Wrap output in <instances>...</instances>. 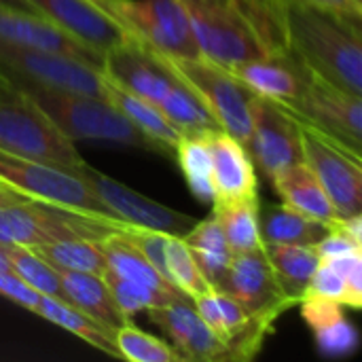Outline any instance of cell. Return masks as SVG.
<instances>
[{
	"label": "cell",
	"mask_w": 362,
	"mask_h": 362,
	"mask_svg": "<svg viewBox=\"0 0 362 362\" xmlns=\"http://www.w3.org/2000/svg\"><path fill=\"white\" fill-rule=\"evenodd\" d=\"M216 291H223L225 295L235 299L250 314H284L286 310L297 305L284 295L263 246L248 252H235Z\"/></svg>",
	"instance_id": "cell-16"
},
{
	"label": "cell",
	"mask_w": 362,
	"mask_h": 362,
	"mask_svg": "<svg viewBox=\"0 0 362 362\" xmlns=\"http://www.w3.org/2000/svg\"><path fill=\"white\" fill-rule=\"evenodd\" d=\"M246 148L252 161L272 180L278 172L303 161L301 119L288 106L257 95Z\"/></svg>",
	"instance_id": "cell-12"
},
{
	"label": "cell",
	"mask_w": 362,
	"mask_h": 362,
	"mask_svg": "<svg viewBox=\"0 0 362 362\" xmlns=\"http://www.w3.org/2000/svg\"><path fill=\"white\" fill-rule=\"evenodd\" d=\"M182 240L187 244V248L191 250L195 263L199 265L204 278L208 280V284L212 288H218V284L223 282L231 259H233V250L225 240V233L221 231L216 218L210 214L204 221H197L187 233H182Z\"/></svg>",
	"instance_id": "cell-27"
},
{
	"label": "cell",
	"mask_w": 362,
	"mask_h": 362,
	"mask_svg": "<svg viewBox=\"0 0 362 362\" xmlns=\"http://www.w3.org/2000/svg\"><path fill=\"white\" fill-rule=\"evenodd\" d=\"M40 17L55 23L100 59L112 47L129 40L127 30L95 0H25Z\"/></svg>",
	"instance_id": "cell-15"
},
{
	"label": "cell",
	"mask_w": 362,
	"mask_h": 362,
	"mask_svg": "<svg viewBox=\"0 0 362 362\" xmlns=\"http://www.w3.org/2000/svg\"><path fill=\"white\" fill-rule=\"evenodd\" d=\"M274 189L278 191V195L282 197V202L286 206H291L293 210L325 223L327 227L339 218L333 202L329 199L325 187L320 185V180L316 178V174L312 172V168L305 161H299L295 165H288L286 170L278 172L274 178Z\"/></svg>",
	"instance_id": "cell-23"
},
{
	"label": "cell",
	"mask_w": 362,
	"mask_h": 362,
	"mask_svg": "<svg viewBox=\"0 0 362 362\" xmlns=\"http://www.w3.org/2000/svg\"><path fill=\"white\" fill-rule=\"evenodd\" d=\"M320 261H331V259H337V257H344L348 252H354V250H362L361 244H356L352 238H348L344 231L335 229V227H329V231L325 233V238L314 246Z\"/></svg>",
	"instance_id": "cell-43"
},
{
	"label": "cell",
	"mask_w": 362,
	"mask_h": 362,
	"mask_svg": "<svg viewBox=\"0 0 362 362\" xmlns=\"http://www.w3.org/2000/svg\"><path fill=\"white\" fill-rule=\"evenodd\" d=\"M34 314H38L40 318L57 325L59 329H64L72 335H76L78 339L87 341L95 350L121 361L117 344H115V331H110L108 327H104L102 322H98L89 314L76 310L74 305H70L62 299H53V297L42 295Z\"/></svg>",
	"instance_id": "cell-29"
},
{
	"label": "cell",
	"mask_w": 362,
	"mask_h": 362,
	"mask_svg": "<svg viewBox=\"0 0 362 362\" xmlns=\"http://www.w3.org/2000/svg\"><path fill=\"white\" fill-rule=\"evenodd\" d=\"M19 202H28V197H23V195L15 193L13 189L0 185V208L2 206H11V204H19Z\"/></svg>",
	"instance_id": "cell-45"
},
{
	"label": "cell",
	"mask_w": 362,
	"mask_h": 362,
	"mask_svg": "<svg viewBox=\"0 0 362 362\" xmlns=\"http://www.w3.org/2000/svg\"><path fill=\"white\" fill-rule=\"evenodd\" d=\"M0 4H6V6H15V8H25V11H32L30 6H28V2L25 0H0ZM34 13V11H32Z\"/></svg>",
	"instance_id": "cell-47"
},
{
	"label": "cell",
	"mask_w": 362,
	"mask_h": 362,
	"mask_svg": "<svg viewBox=\"0 0 362 362\" xmlns=\"http://www.w3.org/2000/svg\"><path fill=\"white\" fill-rule=\"evenodd\" d=\"M174 157L180 165V172L191 189V193L204 202H214V182H212V159L206 142V134H182Z\"/></svg>",
	"instance_id": "cell-33"
},
{
	"label": "cell",
	"mask_w": 362,
	"mask_h": 362,
	"mask_svg": "<svg viewBox=\"0 0 362 362\" xmlns=\"http://www.w3.org/2000/svg\"><path fill=\"white\" fill-rule=\"evenodd\" d=\"M0 40L40 47V49H49L57 53H68V55L93 62L102 68V59L93 51L76 42L72 36H68L49 19L25 8L0 4Z\"/></svg>",
	"instance_id": "cell-21"
},
{
	"label": "cell",
	"mask_w": 362,
	"mask_h": 362,
	"mask_svg": "<svg viewBox=\"0 0 362 362\" xmlns=\"http://www.w3.org/2000/svg\"><path fill=\"white\" fill-rule=\"evenodd\" d=\"M257 225L261 244H299V246H316L329 227L320 221H314L291 206L263 202L259 199L257 208Z\"/></svg>",
	"instance_id": "cell-25"
},
{
	"label": "cell",
	"mask_w": 362,
	"mask_h": 362,
	"mask_svg": "<svg viewBox=\"0 0 362 362\" xmlns=\"http://www.w3.org/2000/svg\"><path fill=\"white\" fill-rule=\"evenodd\" d=\"M168 68L182 78L208 106L223 132L238 138L244 146L252 129V108L257 93L246 87L229 68L197 55V57H170L163 55Z\"/></svg>",
	"instance_id": "cell-6"
},
{
	"label": "cell",
	"mask_w": 362,
	"mask_h": 362,
	"mask_svg": "<svg viewBox=\"0 0 362 362\" xmlns=\"http://www.w3.org/2000/svg\"><path fill=\"white\" fill-rule=\"evenodd\" d=\"M291 51L316 74L362 95V21L280 0Z\"/></svg>",
	"instance_id": "cell-2"
},
{
	"label": "cell",
	"mask_w": 362,
	"mask_h": 362,
	"mask_svg": "<svg viewBox=\"0 0 362 362\" xmlns=\"http://www.w3.org/2000/svg\"><path fill=\"white\" fill-rule=\"evenodd\" d=\"M257 95L276 100L293 108L305 93L312 70L291 51L257 57L229 68Z\"/></svg>",
	"instance_id": "cell-19"
},
{
	"label": "cell",
	"mask_w": 362,
	"mask_h": 362,
	"mask_svg": "<svg viewBox=\"0 0 362 362\" xmlns=\"http://www.w3.org/2000/svg\"><path fill=\"white\" fill-rule=\"evenodd\" d=\"M299 119L339 138L361 153L362 144V95H354L325 76L312 72L303 98L291 108Z\"/></svg>",
	"instance_id": "cell-14"
},
{
	"label": "cell",
	"mask_w": 362,
	"mask_h": 362,
	"mask_svg": "<svg viewBox=\"0 0 362 362\" xmlns=\"http://www.w3.org/2000/svg\"><path fill=\"white\" fill-rule=\"evenodd\" d=\"M0 76L17 87H47L104 98L98 64L40 47L0 40Z\"/></svg>",
	"instance_id": "cell-7"
},
{
	"label": "cell",
	"mask_w": 362,
	"mask_h": 362,
	"mask_svg": "<svg viewBox=\"0 0 362 362\" xmlns=\"http://www.w3.org/2000/svg\"><path fill=\"white\" fill-rule=\"evenodd\" d=\"M303 161L312 168L339 216L362 212L361 153L301 119Z\"/></svg>",
	"instance_id": "cell-9"
},
{
	"label": "cell",
	"mask_w": 362,
	"mask_h": 362,
	"mask_svg": "<svg viewBox=\"0 0 362 362\" xmlns=\"http://www.w3.org/2000/svg\"><path fill=\"white\" fill-rule=\"evenodd\" d=\"M193 305L204 322L212 329V333L227 344L229 362L255 358L261 352L265 339L274 333L276 320L282 316L276 312L250 314L235 299L216 288L193 297Z\"/></svg>",
	"instance_id": "cell-11"
},
{
	"label": "cell",
	"mask_w": 362,
	"mask_h": 362,
	"mask_svg": "<svg viewBox=\"0 0 362 362\" xmlns=\"http://www.w3.org/2000/svg\"><path fill=\"white\" fill-rule=\"evenodd\" d=\"M98 248L102 250L106 265L110 272H115L117 276L138 282L142 286H148L153 291L159 293H168L174 297H187L182 295L178 288H174L144 257V252L140 250V246L134 242V238L127 233V229H112L108 233H104L102 238L95 240Z\"/></svg>",
	"instance_id": "cell-22"
},
{
	"label": "cell",
	"mask_w": 362,
	"mask_h": 362,
	"mask_svg": "<svg viewBox=\"0 0 362 362\" xmlns=\"http://www.w3.org/2000/svg\"><path fill=\"white\" fill-rule=\"evenodd\" d=\"M165 265H168V280L174 288H178L187 297H197L208 293L212 286L204 278L199 265L195 263L191 250L187 248L182 235L170 233L165 244Z\"/></svg>",
	"instance_id": "cell-35"
},
{
	"label": "cell",
	"mask_w": 362,
	"mask_h": 362,
	"mask_svg": "<svg viewBox=\"0 0 362 362\" xmlns=\"http://www.w3.org/2000/svg\"><path fill=\"white\" fill-rule=\"evenodd\" d=\"M57 274L64 286L66 303L89 314L110 331H117L125 320H129L119 310L102 276L87 274V272H70V269H57Z\"/></svg>",
	"instance_id": "cell-26"
},
{
	"label": "cell",
	"mask_w": 362,
	"mask_h": 362,
	"mask_svg": "<svg viewBox=\"0 0 362 362\" xmlns=\"http://www.w3.org/2000/svg\"><path fill=\"white\" fill-rule=\"evenodd\" d=\"M299 4H308L327 13H335L348 19L362 21V0H293Z\"/></svg>",
	"instance_id": "cell-44"
},
{
	"label": "cell",
	"mask_w": 362,
	"mask_h": 362,
	"mask_svg": "<svg viewBox=\"0 0 362 362\" xmlns=\"http://www.w3.org/2000/svg\"><path fill=\"white\" fill-rule=\"evenodd\" d=\"M11 272H15L23 282H28L34 291L45 297L66 301L64 286L55 267H51L45 259H40L34 250L25 246H6Z\"/></svg>",
	"instance_id": "cell-36"
},
{
	"label": "cell",
	"mask_w": 362,
	"mask_h": 362,
	"mask_svg": "<svg viewBox=\"0 0 362 362\" xmlns=\"http://www.w3.org/2000/svg\"><path fill=\"white\" fill-rule=\"evenodd\" d=\"M74 174H78L98 195V199L123 223L129 227H140V229H153V231H163V233H176L182 235L187 233L197 218L182 214L178 210H172L168 206H161L142 193L125 187L112 176H106L104 172L81 163Z\"/></svg>",
	"instance_id": "cell-13"
},
{
	"label": "cell",
	"mask_w": 362,
	"mask_h": 362,
	"mask_svg": "<svg viewBox=\"0 0 362 362\" xmlns=\"http://www.w3.org/2000/svg\"><path fill=\"white\" fill-rule=\"evenodd\" d=\"M72 142H110L161 153L110 100L47 87H21Z\"/></svg>",
	"instance_id": "cell-3"
},
{
	"label": "cell",
	"mask_w": 362,
	"mask_h": 362,
	"mask_svg": "<svg viewBox=\"0 0 362 362\" xmlns=\"http://www.w3.org/2000/svg\"><path fill=\"white\" fill-rule=\"evenodd\" d=\"M303 297H322V299H331V301H337L341 303L344 308H350V310H361L362 303L356 301L348 288V284L344 282V278L325 261H320V265L316 267L314 276L310 278V284H308V291Z\"/></svg>",
	"instance_id": "cell-38"
},
{
	"label": "cell",
	"mask_w": 362,
	"mask_h": 362,
	"mask_svg": "<svg viewBox=\"0 0 362 362\" xmlns=\"http://www.w3.org/2000/svg\"><path fill=\"white\" fill-rule=\"evenodd\" d=\"M216 199H257L259 176L248 148L223 129L206 134Z\"/></svg>",
	"instance_id": "cell-20"
},
{
	"label": "cell",
	"mask_w": 362,
	"mask_h": 362,
	"mask_svg": "<svg viewBox=\"0 0 362 362\" xmlns=\"http://www.w3.org/2000/svg\"><path fill=\"white\" fill-rule=\"evenodd\" d=\"M112 229L117 227L104 221H98L93 216H85L81 212H72V210L34 202V199L0 208V244L2 246L34 248L36 244L64 240V238L98 240Z\"/></svg>",
	"instance_id": "cell-10"
},
{
	"label": "cell",
	"mask_w": 362,
	"mask_h": 362,
	"mask_svg": "<svg viewBox=\"0 0 362 362\" xmlns=\"http://www.w3.org/2000/svg\"><path fill=\"white\" fill-rule=\"evenodd\" d=\"M0 185L13 189L28 199L81 212L117 229H129L127 223L119 221L98 199L93 189L78 174L64 168L0 151Z\"/></svg>",
	"instance_id": "cell-5"
},
{
	"label": "cell",
	"mask_w": 362,
	"mask_h": 362,
	"mask_svg": "<svg viewBox=\"0 0 362 362\" xmlns=\"http://www.w3.org/2000/svg\"><path fill=\"white\" fill-rule=\"evenodd\" d=\"M299 305H301V316L312 331L322 329V327L346 316L341 303L331 301V299H322V297H303L299 301Z\"/></svg>",
	"instance_id": "cell-40"
},
{
	"label": "cell",
	"mask_w": 362,
	"mask_h": 362,
	"mask_svg": "<svg viewBox=\"0 0 362 362\" xmlns=\"http://www.w3.org/2000/svg\"><path fill=\"white\" fill-rule=\"evenodd\" d=\"M104 282L108 284L110 293H112V299L117 301L119 310L132 318L134 314L138 312H146L151 308H159V305H165L174 299H180V297H174V295H168V293H159V291H153L148 286H142L138 282H132V280H125L121 276H117L115 272L106 269L102 274Z\"/></svg>",
	"instance_id": "cell-37"
},
{
	"label": "cell",
	"mask_w": 362,
	"mask_h": 362,
	"mask_svg": "<svg viewBox=\"0 0 362 362\" xmlns=\"http://www.w3.org/2000/svg\"><path fill=\"white\" fill-rule=\"evenodd\" d=\"M132 38L170 57H197L199 49L182 0H95Z\"/></svg>",
	"instance_id": "cell-8"
},
{
	"label": "cell",
	"mask_w": 362,
	"mask_h": 362,
	"mask_svg": "<svg viewBox=\"0 0 362 362\" xmlns=\"http://www.w3.org/2000/svg\"><path fill=\"white\" fill-rule=\"evenodd\" d=\"M102 72L127 91L159 104L178 76L168 68L161 53L144 42L129 38L102 57Z\"/></svg>",
	"instance_id": "cell-17"
},
{
	"label": "cell",
	"mask_w": 362,
	"mask_h": 362,
	"mask_svg": "<svg viewBox=\"0 0 362 362\" xmlns=\"http://www.w3.org/2000/svg\"><path fill=\"white\" fill-rule=\"evenodd\" d=\"M146 314L151 322L168 335L170 346L178 352L182 362H229L227 344L204 322L191 297H180L165 305L151 308Z\"/></svg>",
	"instance_id": "cell-18"
},
{
	"label": "cell",
	"mask_w": 362,
	"mask_h": 362,
	"mask_svg": "<svg viewBox=\"0 0 362 362\" xmlns=\"http://www.w3.org/2000/svg\"><path fill=\"white\" fill-rule=\"evenodd\" d=\"M259 199H216L212 202V216L216 218L227 244L235 252H248L261 248L257 208Z\"/></svg>",
	"instance_id": "cell-30"
},
{
	"label": "cell",
	"mask_w": 362,
	"mask_h": 362,
	"mask_svg": "<svg viewBox=\"0 0 362 362\" xmlns=\"http://www.w3.org/2000/svg\"><path fill=\"white\" fill-rule=\"evenodd\" d=\"M314 337H316L318 350L325 356H346L354 352L358 346V333L346 316L322 329H316Z\"/></svg>",
	"instance_id": "cell-39"
},
{
	"label": "cell",
	"mask_w": 362,
	"mask_h": 362,
	"mask_svg": "<svg viewBox=\"0 0 362 362\" xmlns=\"http://www.w3.org/2000/svg\"><path fill=\"white\" fill-rule=\"evenodd\" d=\"M34 250L40 259H45L55 269H70V272H87L102 276L108 265L98 248L93 238H64L36 244Z\"/></svg>",
	"instance_id": "cell-32"
},
{
	"label": "cell",
	"mask_w": 362,
	"mask_h": 362,
	"mask_svg": "<svg viewBox=\"0 0 362 362\" xmlns=\"http://www.w3.org/2000/svg\"><path fill=\"white\" fill-rule=\"evenodd\" d=\"M104 98L110 100L151 142H155L163 155L174 157V148L182 134L172 125V121L163 115V110L157 104L127 91L125 87L110 81L106 74H104Z\"/></svg>",
	"instance_id": "cell-24"
},
{
	"label": "cell",
	"mask_w": 362,
	"mask_h": 362,
	"mask_svg": "<svg viewBox=\"0 0 362 362\" xmlns=\"http://www.w3.org/2000/svg\"><path fill=\"white\" fill-rule=\"evenodd\" d=\"M325 263H329L344 278L352 297L362 303V250L348 252L344 257H337V259H331Z\"/></svg>",
	"instance_id": "cell-42"
},
{
	"label": "cell",
	"mask_w": 362,
	"mask_h": 362,
	"mask_svg": "<svg viewBox=\"0 0 362 362\" xmlns=\"http://www.w3.org/2000/svg\"><path fill=\"white\" fill-rule=\"evenodd\" d=\"M182 2H214V0H182Z\"/></svg>",
	"instance_id": "cell-48"
},
{
	"label": "cell",
	"mask_w": 362,
	"mask_h": 362,
	"mask_svg": "<svg viewBox=\"0 0 362 362\" xmlns=\"http://www.w3.org/2000/svg\"><path fill=\"white\" fill-rule=\"evenodd\" d=\"M157 106L180 134H208L221 129L214 115L182 78H178L170 87V91L161 98Z\"/></svg>",
	"instance_id": "cell-31"
},
{
	"label": "cell",
	"mask_w": 362,
	"mask_h": 362,
	"mask_svg": "<svg viewBox=\"0 0 362 362\" xmlns=\"http://www.w3.org/2000/svg\"><path fill=\"white\" fill-rule=\"evenodd\" d=\"M0 151L74 172L85 159L74 142L17 85L0 76Z\"/></svg>",
	"instance_id": "cell-4"
},
{
	"label": "cell",
	"mask_w": 362,
	"mask_h": 362,
	"mask_svg": "<svg viewBox=\"0 0 362 362\" xmlns=\"http://www.w3.org/2000/svg\"><path fill=\"white\" fill-rule=\"evenodd\" d=\"M199 55L233 68L288 47L280 0L185 2Z\"/></svg>",
	"instance_id": "cell-1"
},
{
	"label": "cell",
	"mask_w": 362,
	"mask_h": 362,
	"mask_svg": "<svg viewBox=\"0 0 362 362\" xmlns=\"http://www.w3.org/2000/svg\"><path fill=\"white\" fill-rule=\"evenodd\" d=\"M263 250L284 295L299 305L308 291L310 278L320 265L316 248L299 244H263Z\"/></svg>",
	"instance_id": "cell-28"
},
{
	"label": "cell",
	"mask_w": 362,
	"mask_h": 362,
	"mask_svg": "<svg viewBox=\"0 0 362 362\" xmlns=\"http://www.w3.org/2000/svg\"><path fill=\"white\" fill-rule=\"evenodd\" d=\"M0 295L2 297H6L8 301H13V303H17V305H21V308H25L28 312H36V308H38V303H40V293L38 291H34L28 282H23L15 272H11V269H4V272H0Z\"/></svg>",
	"instance_id": "cell-41"
},
{
	"label": "cell",
	"mask_w": 362,
	"mask_h": 362,
	"mask_svg": "<svg viewBox=\"0 0 362 362\" xmlns=\"http://www.w3.org/2000/svg\"><path fill=\"white\" fill-rule=\"evenodd\" d=\"M115 344L121 361L132 362H182L178 352L163 339L138 329L125 320L115 331Z\"/></svg>",
	"instance_id": "cell-34"
},
{
	"label": "cell",
	"mask_w": 362,
	"mask_h": 362,
	"mask_svg": "<svg viewBox=\"0 0 362 362\" xmlns=\"http://www.w3.org/2000/svg\"><path fill=\"white\" fill-rule=\"evenodd\" d=\"M4 269H11V261H8V250H6V246L0 244V272H4Z\"/></svg>",
	"instance_id": "cell-46"
}]
</instances>
